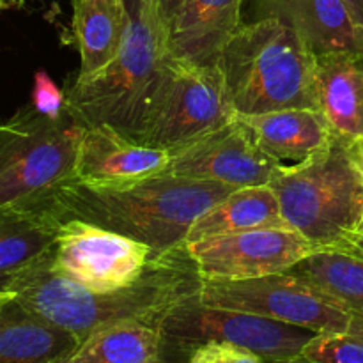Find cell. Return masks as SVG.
<instances>
[{
	"instance_id": "cell-1",
	"label": "cell",
	"mask_w": 363,
	"mask_h": 363,
	"mask_svg": "<svg viewBox=\"0 0 363 363\" xmlns=\"http://www.w3.org/2000/svg\"><path fill=\"white\" fill-rule=\"evenodd\" d=\"M202 284L183 245L152 257L133 286L112 293H92L64 277L53 266L52 252L2 280L0 291L84 342L92 332L113 323L144 321L158 326L170 308L197 296Z\"/></svg>"
},
{
	"instance_id": "cell-2",
	"label": "cell",
	"mask_w": 363,
	"mask_h": 363,
	"mask_svg": "<svg viewBox=\"0 0 363 363\" xmlns=\"http://www.w3.org/2000/svg\"><path fill=\"white\" fill-rule=\"evenodd\" d=\"M238 188L176 177H147L121 188L91 186L69 179L39 208L60 223L82 220L142 241L155 254L186 245L195 220Z\"/></svg>"
},
{
	"instance_id": "cell-3",
	"label": "cell",
	"mask_w": 363,
	"mask_h": 363,
	"mask_svg": "<svg viewBox=\"0 0 363 363\" xmlns=\"http://www.w3.org/2000/svg\"><path fill=\"white\" fill-rule=\"evenodd\" d=\"M130 23L119 53L64 92V108L82 126H108L138 142L162 92L174 55L152 0H126Z\"/></svg>"
},
{
	"instance_id": "cell-4",
	"label": "cell",
	"mask_w": 363,
	"mask_h": 363,
	"mask_svg": "<svg viewBox=\"0 0 363 363\" xmlns=\"http://www.w3.org/2000/svg\"><path fill=\"white\" fill-rule=\"evenodd\" d=\"M216 66L236 116L319 110L315 53L277 18L243 21Z\"/></svg>"
},
{
	"instance_id": "cell-5",
	"label": "cell",
	"mask_w": 363,
	"mask_h": 363,
	"mask_svg": "<svg viewBox=\"0 0 363 363\" xmlns=\"http://www.w3.org/2000/svg\"><path fill=\"white\" fill-rule=\"evenodd\" d=\"M269 186L287 225L319 248H342L358 234L363 170L354 142L333 135L311 158L280 165Z\"/></svg>"
},
{
	"instance_id": "cell-6",
	"label": "cell",
	"mask_w": 363,
	"mask_h": 363,
	"mask_svg": "<svg viewBox=\"0 0 363 363\" xmlns=\"http://www.w3.org/2000/svg\"><path fill=\"white\" fill-rule=\"evenodd\" d=\"M84 130L66 108L55 121L32 105L0 123V211L39 208L73 179Z\"/></svg>"
},
{
	"instance_id": "cell-7",
	"label": "cell",
	"mask_w": 363,
	"mask_h": 363,
	"mask_svg": "<svg viewBox=\"0 0 363 363\" xmlns=\"http://www.w3.org/2000/svg\"><path fill=\"white\" fill-rule=\"evenodd\" d=\"M234 117L218 66H201L174 57L138 144L174 155Z\"/></svg>"
},
{
	"instance_id": "cell-8",
	"label": "cell",
	"mask_w": 363,
	"mask_h": 363,
	"mask_svg": "<svg viewBox=\"0 0 363 363\" xmlns=\"http://www.w3.org/2000/svg\"><path fill=\"white\" fill-rule=\"evenodd\" d=\"M199 300L209 307L248 312L315 333L363 330V315L289 273L236 282H204Z\"/></svg>"
},
{
	"instance_id": "cell-9",
	"label": "cell",
	"mask_w": 363,
	"mask_h": 363,
	"mask_svg": "<svg viewBox=\"0 0 363 363\" xmlns=\"http://www.w3.org/2000/svg\"><path fill=\"white\" fill-rule=\"evenodd\" d=\"M162 346L194 351L206 342H229L264 362L298 357L315 332L262 315L204 305L197 296L170 308L158 325Z\"/></svg>"
},
{
	"instance_id": "cell-10",
	"label": "cell",
	"mask_w": 363,
	"mask_h": 363,
	"mask_svg": "<svg viewBox=\"0 0 363 363\" xmlns=\"http://www.w3.org/2000/svg\"><path fill=\"white\" fill-rule=\"evenodd\" d=\"M156 255L142 241L82 220L60 223L52 248L57 272L92 293L133 286Z\"/></svg>"
},
{
	"instance_id": "cell-11",
	"label": "cell",
	"mask_w": 363,
	"mask_h": 363,
	"mask_svg": "<svg viewBox=\"0 0 363 363\" xmlns=\"http://www.w3.org/2000/svg\"><path fill=\"white\" fill-rule=\"evenodd\" d=\"M204 282H236L286 273L319 250L289 227H266L186 243Z\"/></svg>"
},
{
	"instance_id": "cell-12",
	"label": "cell",
	"mask_w": 363,
	"mask_h": 363,
	"mask_svg": "<svg viewBox=\"0 0 363 363\" xmlns=\"http://www.w3.org/2000/svg\"><path fill=\"white\" fill-rule=\"evenodd\" d=\"M282 163L266 155L240 117L174 152L163 174L233 188L269 184Z\"/></svg>"
},
{
	"instance_id": "cell-13",
	"label": "cell",
	"mask_w": 363,
	"mask_h": 363,
	"mask_svg": "<svg viewBox=\"0 0 363 363\" xmlns=\"http://www.w3.org/2000/svg\"><path fill=\"white\" fill-rule=\"evenodd\" d=\"M170 158V152L130 140L108 126H89L82 135L73 179L91 186H128L165 172Z\"/></svg>"
},
{
	"instance_id": "cell-14",
	"label": "cell",
	"mask_w": 363,
	"mask_h": 363,
	"mask_svg": "<svg viewBox=\"0 0 363 363\" xmlns=\"http://www.w3.org/2000/svg\"><path fill=\"white\" fill-rule=\"evenodd\" d=\"M277 18L319 55L363 52V27L344 0H254V20Z\"/></svg>"
},
{
	"instance_id": "cell-15",
	"label": "cell",
	"mask_w": 363,
	"mask_h": 363,
	"mask_svg": "<svg viewBox=\"0 0 363 363\" xmlns=\"http://www.w3.org/2000/svg\"><path fill=\"white\" fill-rule=\"evenodd\" d=\"M243 0H184L169 28L176 59L216 66L223 48L240 28Z\"/></svg>"
},
{
	"instance_id": "cell-16",
	"label": "cell",
	"mask_w": 363,
	"mask_h": 363,
	"mask_svg": "<svg viewBox=\"0 0 363 363\" xmlns=\"http://www.w3.org/2000/svg\"><path fill=\"white\" fill-rule=\"evenodd\" d=\"M319 110L333 135L350 142L363 138V52L315 55Z\"/></svg>"
},
{
	"instance_id": "cell-17",
	"label": "cell",
	"mask_w": 363,
	"mask_h": 363,
	"mask_svg": "<svg viewBox=\"0 0 363 363\" xmlns=\"http://www.w3.org/2000/svg\"><path fill=\"white\" fill-rule=\"evenodd\" d=\"M82 340L11 298L0 308V363H64Z\"/></svg>"
},
{
	"instance_id": "cell-18",
	"label": "cell",
	"mask_w": 363,
	"mask_h": 363,
	"mask_svg": "<svg viewBox=\"0 0 363 363\" xmlns=\"http://www.w3.org/2000/svg\"><path fill=\"white\" fill-rule=\"evenodd\" d=\"M236 117L243 121L262 151L282 165L311 158L325 149L333 137L319 110L287 108Z\"/></svg>"
},
{
	"instance_id": "cell-19",
	"label": "cell",
	"mask_w": 363,
	"mask_h": 363,
	"mask_svg": "<svg viewBox=\"0 0 363 363\" xmlns=\"http://www.w3.org/2000/svg\"><path fill=\"white\" fill-rule=\"evenodd\" d=\"M128 23L126 0H73V32L80 52L78 78L96 73L119 53Z\"/></svg>"
},
{
	"instance_id": "cell-20",
	"label": "cell",
	"mask_w": 363,
	"mask_h": 363,
	"mask_svg": "<svg viewBox=\"0 0 363 363\" xmlns=\"http://www.w3.org/2000/svg\"><path fill=\"white\" fill-rule=\"evenodd\" d=\"M266 227H289L272 186L238 188L195 220L186 243Z\"/></svg>"
},
{
	"instance_id": "cell-21",
	"label": "cell",
	"mask_w": 363,
	"mask_h": 363,
	"mask_svg": "<svg viewBox=\"0 0 363 363\" xmlns=\"http://www.w3.org/2000/svg\"><path fill=\"white\" fill-rule=\"evenodd\" d=\"M59 225L43 208L0 211V284L52 252Z\"/></svg>"
},
{
	"instance_id": "cell-22",
	"label": "cell",
	"mask_w": 363,
	"mask_h": 363,
	"mask_svg": "<svg viewBox=\"0 0 363 363\" xmlns=\"http://www.w3.org/2000/svg\"><path fill=\"white\" fill-rule=\"evenodd\" d=\"M162 335L144 321H121L92 332L71 363H160Z\"/></svg>"
},
{
	"instance_id": "cell-23",
	"label": "cell",
	"mask_w": 363,
	"mask_h": 363,
	"mask_svg": "<svg viewBox=\"0 0 363 363\" xmlns=\"http://www.w3.org/2000/svg\"><path fill=\"white\" fill-rule=\"evenodd\" d=\"M286 273L314 284L351 312L363 315V257L347 248H319Z\"/></svg>"
},
{
	"instance_id": "cell-24",
	"label": "cell",
	"mask_w": 363,
	"mask_h": 363,
	"mask_svg": "<svg viewBox=\"0 0 363 363\" xmlns=\"http://www.w3.org/2000/svg\"><path fill=\"white\" fill-rule=\"evenodd\" d=\"M301 354L314 363H363V330L315 333Z\"/></svg>"
},
{
	"instance_id": "cell-25",
	"label": "cell",
	"mask_w": 363,
	"mask_h": 363,
	"mask_svg": "<svg viewBox=\"0 0 363 363\" xmlns=\"http://www.w3.org/2000/svg\"><path fill=\"white\" fill-rule=\"evenodd\" d=\"M32 106L48 119H60L64 116L66 96L55 85L46 71L39 69L34 74V89H32Z\"/></svg>"
},
{
	"instance_id": "cell-26",
	"label": "cell",
	"mask_w": 363,
	"mask_h": 363,
	"mask_svg": "<svg viewBox=\"0 0 363 363\" xmlns=\"http://www.w3.org/2000/svg\"><path fill=\"white\" fill-rule=\"evenodd\" d=\"M188 363H264L259 354L229 342H206L190 353Z\"/></svg>"
},
{
	"instance_id": "cell-27",
	"label": "cell",
	"mask_w": 363,
	"mask_h": 363,
	"mask_svg": "<svg viewBox=\"0 0 363 363\" xmlns=\"http://www.w3.org/2000/svg\"><path fill=\"white\" fill-rule=\"evenodd\" d=\"M152 2H155L160 18H162V21L165 23L167 30H169L170 25L174 23V20H176L177 13H179V9H181V6H183L184 0H152Z\"/></svg>"
},
{
	"instance_id": "cell-28",
	"label": "cell",
	"mask_w": 363,
	"mask_h": 363,
	"mask_svg": "<svg viewBox=\"0 0 363 363\" xmlns=\"http://www.w3.org/2000/svg\"><path fill=\"white\" fill-rule=\"evenodd\" d=\"M344 2H346V6L350 7L354 20H357L363 27V0H344Z\"/></svg>"
},
{
	"instance_id": "cell-29",
	"label": "cell",
	"mask_w": 363,
	"mask_h": 363,
	"mask_svg": "<svg viewBox=\"0 0 363 363\" xmlns=\"http://www.w3.org/2000/svg\"><path fill=\"white\" fill-rule=\"evenodd\" d=\"M342 248H347V250H351L353 254L360 255V257H363V236H354L353 240L350 241V243L346 245V247Z\"/></svg>"
},
{
	"instance_id": "cell-30",
	"label": "cell",
	"mask_w": 363,
	"mask_h": 363,
	"mask_svg": "<svg viewBox=\"0 0 363 363\" xmlns=\"http://www.w3.org/2000/svg\"><path fill=\"white\" fill-rule=\"evenodd\" d=\"M264 363H314L303 357V354H298V357H291V358H284V360H269Z\"/></svg>"
},
{
	"instance_id": "cell-31",
	"label": "cell",
	"mask_w": 363,
	"mask_h": 363,
	"mask_svg": "<svg viewBox=\"0 0 363 363\" xmlns=\"http://www.w3.org/2000/svg\"><path fill=\"white\" fill-rule=\"evenodd\" d=\"M357 151H358V160H360V165L363 170V138L360 142H357Z\"/></svg>"
},
{
	"instance_id": "cell-32",
	"label": "cell",
	"mask_w": 363,
	"mask_h": 363,
	"mask_svg": "<svg viewBox=\"0 0 363 363\" xmlns=\"http://www.w3.org/2000/svg\"><path fill=\"white\" fill-rule=\"evenodd\" d=\"M11 298H13V296H11V294H7V293H4V291H0V308H2L4 305H6L7 301L11 300Z\"/></svg>"
},
{
	"instance_id": "cell-33",
	"label": "cell",
	"mask_w": 363,
	"mask_h": 363,
	"mask_svg": "<svg viewBox=\"0 0 363 363\" xmlns=\"http://www.w3.org/2000/svg\"><path fill=\"white\" fill-rule=\"evenodd\" d=\"M357 236H363V213H362V220H360V229H358Z\"/></svg>"
},
{
	"instance_id": "cell-34",
	"label": "cell",
	"mask_w": 363,
	"mask_h": 363,
	"mask_svg": "<svg viewBox=\"0 0 363 363\" xmlns=\"http://www.w3.org/2000/svg\"><path fill=\"white\" fill-rule=\"evenodd\" d=\"M4 6H6V4H4V0H0V9H4Z\"/></svg>"
},
{
	"instance_id": "cell-35",
	"label": "cell",
	"mask_w": 363,
	"mask_h": 363,
	"mask_svg": "<svg viewBox=\"0 0 363 363\" xmlns=\"http://www.w3.org/2000/svg\"><path fill=\"white\" fill-rule=\"evenodd\" d=\"M64 363H71V358H69V360H67V362H64Z\"/></svg>"
}]
</instances>
